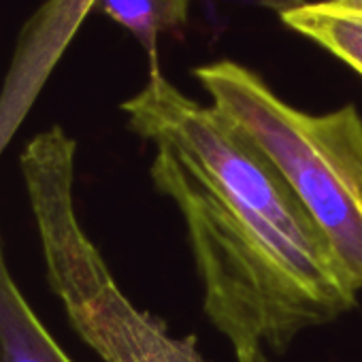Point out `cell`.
<instances>
[{"label": "cell", "instance_id": "cell-1", "mask_svg": "<svg viewBox=\"0 0 362 362\" xmlns=\"http://www.w3.org/2000/svg\"><path fill=\"white\" fill-rule=\"evenodd\" d=\"M122 111L153 145L151 181L186 222L205 313L235 354L281 349L356 305L360 290L286 177L224 113L158 66Z\"/></svg>", "mask_w": 362, "mask_h": 362}, {"label": "cell", "instance_id": "cell-2", "mask_svg": "<svg viewBox=\"0 0 362 362\" xmlns=\"http://www.w3.org/2000/svg\"><path fill=\"white\" fill-rule=\"evenodd\" d=\"M75 153L77 141L62 126H52L35 134L20 156L47 281L73 328L105 362H209L194 337L170 334L115 284L77 218ZM235 356L237 362H271L262 347Z\"/></svg>", "mask_w": 362, "mask_h": 362}, {"label": "cell", "instance_id": "cell-3", "mask_svg": "<svg viewBox=\"0 0 362 362\" xmlns=\"http://www.w3.org/2000/svg\"><path fill=\"white\" fill-rule=\"evenodd\" d=\"M211 105L279 168L362 290V117L354 105L307 113L281 100L247 66L220 60L194 69Z\"/></svg>", "mask_w": 362, "mask_h": 362}, {"label": "cell", "instance_id": "cell-4", "mask_svg": "<svg viewBox=\"0 0 362 362\" xmlns=\"http://www.w3.org/2000/svg\"><path fill=\"white\" fill-rule=\"evenodd\" d=\"M96 0H47L20 35L5 94L22 105H33L66 45L75 37Z\"/></svg>", "mask_w": 362, "mask_h": 362}, {"label": "cell", "instance_id": "cell-5", "mask_svg": "<svg viewBox=\"0 0 362 362\" xmlns=\"http://www.w3.org/2000/svg\"><path fill=\"white\" fill-rule=\"evenodd\" d=\"M0 362H73L20 292L0 237Z\"/></svg>", "mask_w": 362, "mask_h": 362}, {"label": "cell", "instance_id": "cell-6", "mask_svg": "<svg viewBox=\"0 0 362 362\" xmlns=\"http://www.w3.org/2000/svg\"><path fill=\"white\" fill-rule=\"evenodd\" d=\"M281 22L343 60L362 75V7L349 0L294 3L281 9Z\"/></svg>", "mask_w": 362, "mask_h": 362}, {"label": "cell", "instance_id": "cell-7", "mask_svg": "<svg viewBox=\"0 0 362 362\" xmlns=\"http://www.w3.org/2000/svg\"><path fill=\"white\" fill-rule=\"evenodd\" d=\"M96 7L126 28L158 66V39L188 24L190 0H96Z\"/></svg>", "mask_w": 362, "mask_h": 362}, {"label": "cell", "instance_id": "cell-8", "mask_svg": "<svg viewBox=\"0 0 362 362\" xmlns=\"http://www.w3.org/2000/svg\"><path fill=\"white\" fill-rule=\"evenodd\" d=\"M349 3H354V5H358V7H362V0H349Z\"/></svg>", "mask_w": 362, "mask_h": 362}]
</instances>
